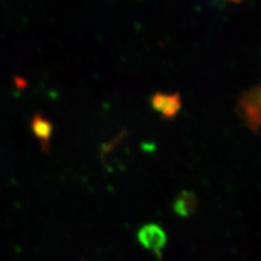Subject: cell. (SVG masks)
<instances>
[{
  "label": "cell",
  "mask_w": 261,
  "mask_h": 261,
  "mask_svg": "<svg viewBox=\"0 0 261 261\" xmlns=\"http://www.w3.org/2000/svg\"><path fill=\"white\" fill-rule=\"evenodd\" d=\"M236 110L245 125L257 134L261 129V83L242 93Z\"/></svg>",
  "instance_id": "cell-1"
},
{
  "label": "cell",
  "mask_w": 261,
  "mask_h": 261,
  "mask_svg": "<svg viewBox=\"0 0 261 261\" xmlns=\"http://www.w3.org/2000/svg\"><path fill=\"white\" fill-rule=\"evenodd\" d=\"M150 105L152 109L166 120H173L183 107V99L179 93H161L156 92L150 97Z\"/></svg>",
  "instance_id": "cell-2"
},
{
  "label": "cell",
  "mask_w": 261,
  "mask_h": 261,
  "mask_svg": "<svg viewBox=\"0 0 261 261\" xmlns=\"http://www.w3.org/2000/svg\"><path fill=\"white\" fill-rule=\"evenodd\" d=\"M137 238L144 247L157 252V254H160L167 243V235L165 231L157 224L144 225L138 231Z\"/></svg>",
  "instance_id": "cell-3"
},
{
  "label": "cell",
  "mask_w": 261,
  "mask_h": 261,
  "mask_svg": "<svg viewBox=\"0 0 261 261\" xmlns=\"http://www.w3.org/2000/svg\"><path fill=\"white\" fill-rule=\"evenodd\" d=\"M198 207L197 196L192 191H182L179 193L173 203L175 214L181 217H190Z\"/></svg>",
  "instance_id": "cell-4"
},
{
  "label": "cell",
  "mask_w": 261,
  "mask_h": 261,
  "mask_svg": "<svg viewBox=\"0 0 261 261\" xmlns=\"http://www.w3.org/2000/svg\"><path fill=\"white\" fill-rule=\"evenodd\" d=\"M32 129L39 141L48 143L53 134V125L48 120L40 116H36L32 122Z\"/></svg>",
  "instance_id": "cell-5"
}]
</instances>
